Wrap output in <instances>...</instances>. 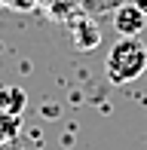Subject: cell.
<instances>
[{"mask_svg": "<svg viewBox=\"0 0 147 150\" xmlns=\"http://www.w3.org/2000/svg\"><path fill=\"white\" fill-rule=\"evenodd\" d=\"M25 107H28V95L22 86H0V113L18 117Z\"/></svg>", "mask_w": 147, "mask_h": 150, "instance_id": "3", "label": "cell"}, {"mask_svg": "<svg viewBox=\"0 0 147 150\" xmlns=\"http://www.w3.org/2000/svg\"><path fill=\"white\" fill-rule=\"evenodd\" d=\"M132 3H135L138 9H141V12H147V0H132Z\"/></svg>", "mask_w": 147, "mask_h": 150, "instance_id": "4", "label": "cell"}, {"mask_svg": "<svg viewBox=\"0 0 147 150\" xmlns=\"http://www.w3.org/2000/svg\"><path fill=\"white\" fill-rule=\"evenodd\" d=\"M147 25V12H141L135 3H123L113 12V28L119 37H138Z\"/></svg>", "mask_w": 147, "mask_h": 150, "instance_id": "2", "label": "cell"}, {"mask_svg": "<svg viewBox=\"0 0 147 150\" xmlns=\"http://www.w3.org/2000/svg\"><path fill=\"white\" fill-rule=\"evenodd\" d=\"M107 80L113 86H126L147 71V46L138 37H119L107 52Z\"/></svg>", "mask_w": 147, "mask_h": 150, "instance_id": "1", "label": "cell"}]
</instances>
